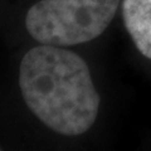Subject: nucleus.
<instances>
[{
  "instance_id": "1",
  "label": "nucleus",
  "mask_w": 151,
  "mask_h": 151,
  "mask_svg": "<svg viewBox=\"0 0 151 151\" xmlns=\"http://www.w3.org/2000/svg\"><path fill=\"white\" fill-rule=\"evenodd\" d=\"M19 88L27 107L62 136L83 135L100 111V94L88 64L65 47L40 44L23 57Z\"/></svg>"
},
{
  "instance_id": "2",
  "label": "nucleus",
  "mask_w": 151,
  "mask_h": 151,
  "mask_svg": "<svg viewBox=\"0 0 151 151\" xmlns=\"http://www.w3.org/2000/svg\"><path fill=\"white\" fill-rule=\"evenodd\" d=\"M120 0H39L28 9L25 28L40 44L88 43L113 20Z\"/></svg>"
},
{
  "instance_id": "3",
  "label": "nucleus",
  "mask_w": 151,
  "mask_h": 151,
  "mask_svg": "<svg viewBox=\"0 0 151 151\" xmlns=\"http://www.w3.org/2000/svg\"><path fill=\"white\" fill-rule=\"evenodd\" d=\"M122 17L136 48L151 59V0H124Z\"/></svg>"
}]
</instances>
